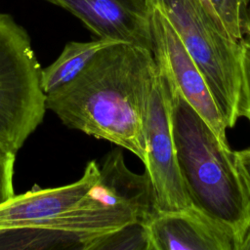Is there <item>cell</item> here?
<instances>
[{
  "mask_svg": "<svg viewBox=\"0 0 250 250\" xmlns=\"http://www.w3.org/2000/svg\"><path fill=\"white\" fill-rule=\"evenodd\" d=\"M241 77L238 115L250 123V39L241 41Z\"/></svg>",
  "mask_w": 250,
  "mask_h": 250,
  "instance_id": "13",
  "label": "cell"
},
{
  "mask_svg": "<svg viewBox=\"0 0 250 250\" xmlns=\"http://www.w3.org/2000/svg\"><path fill=\"white\" fill-rule=\"evenodd\" d=\"M41 71L27 31L0 13V145L16 154L47 109Z\"/></svg>",
  "mask_w": 250,
  "mask_h": 250,
  "instance_id": "4",
  "label": "cell"
},
{
  "mask_svg": "<svg viewBox=\"0 0 250 250\" xmlns=\"http://www.w3.org/2000/svg\"><path fill=\"white\" fill-rule=\"evenodd\" d=\"M237 250H250V224L242 237L240 244L238 245Z\"/></svg>",
  "mask_w": 250,
  "mask_h": 250,
  "instance_id": "16",
  "label": "cell"
},
{
  "mask_svg": "<svg viewBox=\"0 0 250 250\" xmlns=\"http://www.w3.org/2000/svg\"><path fill=\"white\" fill-rule=\"evenodd\" d=\"M167 83L178 164L191 204L230 230L237 250L250 224V201L234 151Z\"/></svg>",
  "mask_w": 250,
  "mask_h": 250,
  "instance_id": "2",
  "label": "cell"
},
{
  "mask_svg": "<svg viewBox=\"0 0 250 250\" xmlns=\"http://www.w3.org/2000/svg\"><path fill=\"white\" fill-rule=\"evenodd\" d=\"M177 32L201 71L228 128L239 118L241 41L233 38L201 0H147Z\"/></svg>",
  "mask_w": 250,
  "mask_h": 250,
  "instance_id": "3",
  "label": "cell"
},
{
  "mask_svg": "<svg viewBox=\"0 0 250 250\" xmlns=\"http://www.w3.org/2000/svg\"><path fill=\"white\" fill-rule=\"evenodd\" d=\"M16 153L0 145V205L14 195V165Z\"/></svg>",
  "mask_w": 250,
  "mask_h": 250,
  "instance_id": "14",
  "label": "cell"
},
{
  "mask_svg": "<svg viewBox=\"0 0 250 250\" xmlns=\"http://www.w3.org/2000/svg\"><path fill=\"white\" fill-rule=\"evenodd\" d=\"M115 43L97 39L88 42H68L60 56L41 71V87L46 95L75 79L103 48Z\"/></svg>",
  "mask_w": 250,
  "mask_h": 250,
  "instance_id": "10",
  "label": "cell"
},
{
  "mask_svg": "<svg viewBox=\"0 0 250 250\" xmlns=\"http://www.w3.org/2000/svg\"><path fill=\"white\" fill-rule=\"evenodd\" d=\"M235 161L250 201V147L234 151Z\"/></svg>",
  "mask_w": 250,
  "mask_h": 250,
  "instance_id": "15",
  "label": "cell"
},
{
  "mask_svg": "<svg viewBox=\"0 0 250 250\" xmlns=\"http://www.w3.org/2000/svg\"><path fill=\"white\" fill-rule=\"evenodd\" d=\"M157 64L150 50L112 43L71 82L46 98L67 127L105 140L146 161V120Z\"/></svg>",
  "mask_w": 250,
  "mask_h": 250,
  "instance_id": "1",
  "label": "cell"
},
{
  "mask_svg": "<svg viewBox=\"0 0 250 250\" xmlns=\"http://www.w3.org/2000/svg\"><path fill=\"white\" fill-rule=\"evenodd\" d=\"M79 19L98 39L127 43L152 52L147 0H47Z\"/></svg>",
  "mask_w": 250,
  "mask_h": 250,
  "instance_id": "7",
  "label": "cell"
},
{
  "mask_svg": "<svg viewBox=\"0 0 250 250\" xmlns=\"http://www.w3.org/2000/svg\"><path fill=\"white\" fill-rule=\"evenodd\" d=\"M103 249L149 250L146 224L134 223L106 234L96 247V250Z\"/></svg>",
  "mask_w": 250,
  "mask_h": 250,
  "instance_id": "12",
  "label": "cell"
},
{
  "mask_svg": "<svg viewBox=\"0 0 250 250\" xmlns=\"http://www.w3.org/2000/svg\"><path fill=\"white\" fill-rule=\"evenodd\" d=\"M149 8L152 54L159 70L220 140L228 144V127L201 71L167 19L158 9Z\"/></svg>",
  "mask_w": 250,
  "mask_h": 250,
  "instance_id": "6",
  "label": "cell"
},
{
  "mask_svg": "<svg viewBox=\"0 0 250 250\" xmlns=\"http://www.w3.org/2000/svg\"><path fill=\"white\" fill-rule=\"evenodd\" d=\"M100 177V165L87 163L82 177L69 185L39 188L20 195L0 205V232L20 229H38L60 214L75 208Z\"/></svg>",
  "mask_w": 250,
  "mask_h": 250,
  "instance_id": "8",
  "label": "cell"
},
{
  "mask_svg": "<svg viewBox=\"0 0 250 250\" xmlns=\"http://www.w3.org/2000/svg\"><path fill=\"white\" fill-rule=\"evenodd\" d=\"M144 164L151 183L156 212L177 211L192 205L177 159L170 90L159 68L151 90L146 120Z\"/></svg>",
  "mask_w": 250,
  "mask_h": 250,
  "instance_id": "5",
  "label": "cell"
},
{
  "mask_svg": "<svg viewBox=\"0 0 250 250\" xmlns=\"http://www.w3.org/2000/svg\"><path fill=\"white\" fill-rule=\"evenodd\" d=\"M201 1L203 2V4H204V6L206 7V9H207V10H208V11H209V12H210V13H211L213 16H214V14L212 13V11H211V9H210V7H209L208 3H207V0H201ZM214 17H215V16H214ZM215 18H216V17H215ZM216 19H217V18H216ZM217 20H218V19H217ZM218 21H219V20H218Z\"/></svg>",
  "mask_w": 250,
  "mask_h": 250,
  "instance_id": "17",
  "label": "cell"
},
{
  "mask_svg": "<svg viewBox=\"0 0 250 250\" xmlns=\"http://www.w3.org/2000/svg\"><path fill=\"white\" fill-rule=\"evenodd\" d=\"M207 3L233 38L238 41L250 39L249 0H207Z\"/></svg>",
  "mask_w": 250,
  "mask_h": 250,
  "instance_id": "11",
  "label": "cell"
},
{
  "mask_svg": "<svg viewBox=\"0 0 250 250\" xmlns=\"http://www.w3.org/2000/svg\"><path fill=\"white\" fill-rule=\"evenodd\" d=\"M146 227L149 250H235L230 230L193 205L157 212Z\"/></svg>",
  "mask_w": 250,
  "mask_h": 250,
  "instance_id": "9",
  "label": "cell"
}]
</instances>
